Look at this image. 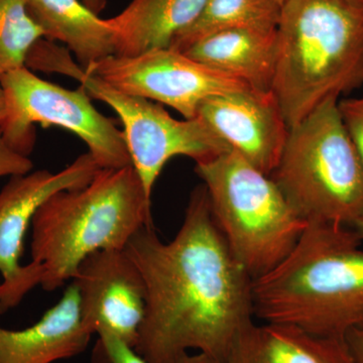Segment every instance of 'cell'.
<instances>
[{"label":"cell","mask_w":363,"mask_h":363,"mask_svg":"<svg viewBox=\"0 0 363 363\" xmlns=\"http://www.w3.org/2000/svg\"><path fill=\"white\" fill-rule=\"evenodd\" d=\"M67 48L54 45L43 55V72H55L76 79L91 98L111 107L123 125L131 164L152 200L155 185L167 162L173 157L207 161L230 150L200 119L174 118L162 104L116 89L101 79L86 73L72 59Z\"/></svg>","instance_id":"obj_7"},{"label":"cell","mask_w":363,"mask_h":363,"mask_svg":"<svg viewBox=\"0 0 363 363\" xmlns=\"http://www.w3.org/2000/svg\"><path fill=\"white\" fill-rule=\"evenodd\" d=\"M26 6L45 39L65 44L83 68L116 55L114 35L107 20L100 18L82 0H26Z\"/></svg>","instance_id":"obj_17"},{"label":"cell","mask_w":363,"mask_h":363,"mask_svg":"<svg viewBox=\"0 0 363 363\" xmlns=\"http://www.w3.org/2000/svg\"><path fill=\"white\" fill-rule=\"evenodd\" d=\"M255 316L345 337L363 325V248L351 227L309 223L283 262L252 281Z\"/></svg>","instance_id":"obj_2"},{"label":"cell","mask_w":363,"mask_h":363,"mask_svg":"<svg viewBox=\"0 0 363 363\" xmlns=\"http://www.w3.org/2000/svg\"><path fill=\"white\" fill-rule=\"evenodd\" d=\"M187 56L257 91H272L278 45L276 30L230 28L198 40Z\"/></svg>","instance_id":"obj_14"},{"label":"cell","mask_w":363,"mask_h":363,"mask_svg":"<svg viewBox=\"0 0 363 363\" xmlns=\"http://www.w3.org/2000/svg\"><path fill=\"white\" fill-rule=\"evenodd\" d=\"M272 93L289 128L363 84V0H288Z\"/></svg>","instance_id":"obj_3"},{"label":"cell","mask_w":363,"mask_h":363,"mask_svg":"<svg viewBox=\"0 0 363 363\" xmlns=\"http://www.w3.org/2000/svg\"><path fill=\"white\" fill-rule=\"evenodd\" d=\"M116 89L168 105L186 119L195 118L207 98L250 88L171 48L138 56H113L85 69Z\"/></svg>","instance_id":"obj_9"},{"label":"cell","mask_w":363,"mask_h":363,"mask_svg":"<svg viewBox=\"0 0 363 363\" xmlns=\"http://www.w3.org/2000/svg\"><path fill=\"white\" fill-rule=\"evenodd\" d=\"M345 339L355 363H363V325L348 332Z\"/></svg>","instance_id":"obj_23"},{"label":"cell","mask_w":363,"mask_h":363,"mask_svg":"<svg viewBox=\"0 0 363 363\" xmlns=\"http://www.w3.org/2000/svg\"><path fill=\"white\" fill-rule=\"evenodd\" d=\"M206 1L131 0L121 13L107 18L116 56H138L169 48L174 38L197 20Z\"/></svg>","instance_id":"obj_15"},{"label":"cell","mask_w":363,"mask_h":363,"mask_svg":"<svg viewBox=\"0 0 363 363\" xmlns=\"http://www.w3.org/2000/svg\"><path fill=\"white\" fill-rule=\"evenodd\" d=\"M82 2L88 9L97 14L101 13L107 4V0H82Z\"/></svg>","instance_id":"obj_25"},{"label":"cell","mask_w":363,"mask_h":363,"mask_svg":"<svg viewBox=\"0 0 363 363\" xmlns=\"http://www.w3.org/2000/svg\"><path fill=\"white\" fill-rule=\"evenodd\" d=\"M125 252L140 269L147 294L136 352L147 363H179L195 350L228 363L255 324L252 279L217 226L205 186L191 194L173 240H160L147 224Z\"/></svg>","instance_id":"obj_1"},{"label":"cell","mask_w":363,"mask_h":363,"mask_svg":"<svg viewBox=\"0 0 363 363\" xmlns=\"http://www.w3.org/2000/svg\"><path fill=\"white\" fill-rule=\"evenodd\" d=\"M195 172L206 188L217 226L252 281L288 257L308 222L271 177L233 150L196 162Z\"/></svg>","instance_id":"obj_5"},{"label":"cell","mask_w":363,"mask_h":363,"mask_svg":"<svg viewBox=\"0 0 363 363\" xmlns=\"http://www.w3.org/2000/svg\"><path fill=\"white\" fill-rule=\"evenodd\" d=\"M233 363H355L345 337L322 336L292 325L253 324L240 338Z\"/></svg>","instance_id":"obj_16"},{"label":"cell","mask_w":363,"mask_h":363,"mask_svg":"<svg viewBox=\"0 0 363 363\" xmlns=\"http://www.w3.org/2000/svg\"><path fill=\"white\" fill-rule=\"evenodd\" d=\"M2 297H4V286H2L1 283H0V303H1ZM0 314H2L1 307H0Z\"/></svg>","instance_id":"obj_28"},{"label":"cell","mask_w":363,"mask_h":363,"mask_svg":"<svg viewBox=\"0 0 363 363\" xmlns=\"http://www.w3.org/2000/svg\"><path fill=\"white\" fill-rule=\"evenodd\" d=\"M195 118L267 176L278 166L290 131L272 91L252 88L207 98Z\"/></svg>","instance_id":"obj_12"},{"label":"cell","mask_w":363,"mask_h":363,"mask_svg":"<svg viewBox=\"0 0 363 363\" xmlns=\"http://www.w3.org/2000/svg\"><path fill=\"white\" fill-rule=\"evenodd\" d=\"M71 281L77 289L81 317L90 333L135 347L147 294L142 274L125 250L92 253L81 262Z\"/></svg>","instance_id":"obj_11"},{"label":"cell","mask_w":363,"mask_h":363,"mask_svg":"<svg viewBox=\"0 0 363 363\" xmlns=\"http://www.w3.org/2000/svg\"><path fill=\"white\" fill-rule=\"evenodd\" d=\"M277 1H278L279 4H281V6H283V4H285V2L288 1V0H277Z\"/></svg>","instance_id":"obj_29"},{"label":"cell","mask_w":363,"mask_h":363,"mask_svg":"<svg viewBox=\"0 0 363 363\" xmlns=\"http://www.w3.org/2000/svg\"><path fill=\"white\" fill-rule=\"evenodd\" d=\"M6 113L0 130L16 152L30 157L35 143V124L59 126L86 143L100 169L130 166L123 131L95 108L82 85L71 90L38 77L28 67L0 76Z\"/></svg>","instance_id":"obj_8"},{"label":"cell","mask_w":363,"mask_h":363,"mask_svg":"<svg viewBox=\"0 0 363 363\" xmlns=\"http://www.w3.org/2000/svg\"><path fill=\"white\" fill-rule=\"evenodd\" d=\"M6 113V93H4V87L0 83V123L4 121Z\"/></svg>","instance_id":"obj_26"},{"label":"cell","mask_w":363,"mask_h":363,"mask_svg":"<svg viewBox=\"0 0 363 363\" xmlns=\"http://www.w3.org/2000/svg\"><path fill=\"white\" fill-rule=\"evenodd\" d=\"M91 363H147L135 348L113 337H98Z\"/></svg>","instance_id":"obj_20"},{"label":"cell","mask_w":363,"mask_h":363,"mask_svg":"<svg viewBox=\"0 0 363 363\" xmlns=\"http://www.w3.org/2000/svg\"><path fill=\"white\" fill-rule=\"evenodd\" d=\"M89 152L81 155L65 169H48L11 177L0 191V274L4 297L1 312L20 304L33 289L40 286L43 271L30 262L23 266L25 238L39 208L60 191L85 187L99 169Z\"/></svg>","instance_id":"obj_10"},{"label":"cell","mask_w":363,"mask_h":363,"mask_svg":"<svg viewBox=\"0 0 363 363\" xmlns=\"http://www.w3.org/2000/svg\"><path fill=\"white\" fill-rule=\"evenodd\" d=\"M338 101L327 100L290 128L269 176L308 224L352 227L363 213V166Z\"/></svg>","instance_id":"obj_6"},{"label":"cell","mask_w":363,"mask_h":363,"mask_svg":"<svg viewBox=\"0 0 363 363\" xmlns=\"http://www.w3.org/2000/svg\"><path fill=\"white\" fill-rule=\"evenodd\" d=\"M92 334L83 324L75 285L39 321L21 330L0 327V363H54L84 352Z\"/></svg>","instance_id":"obj_13"},{"label":"cell","mask_w":363,"mask_h":363,"mask_svg":"<svg viewBox=\"0 0 363 363\" xmlns=\"http://www.w3.org/2000/svg\"><path fill=\"white\" fill-rule=\"evenodd\" d=\"M179 363H219L215 362L214 359L207 357V355L202 354V353L198 352L197 354H190V353H186L183 357L181 358ZM228 363H233L229 362Z\"/></svg>","instance_id":"obj_24"},{"label":"cell","mask_w":363,"mask_h":363,"mask_svg":"<svg viewBox=\"0 0 363 363\" xmlns=\"http://www.w3.org/2000/svg\"><path fill=\"white\" fill-rule=\"evenodd\" d=\"M281 9L277 0H207L197 20L179 33L169 48L185 52L203 38L230 28L276 30Z\"/></svg>","instance_id":"obj_18"},{"label":"cell","mask_w":363,"mask_h":363,"mask_svg":"<svg viewBox=\"0 0 363 363\" xmlns=\"http://www.w3.org/2000/svg\"><path fill=\"white\" fill-rule=\"evenodd\" d=\"M33 169L30 157L23 156L13 150L4 140L0 130V178L25 175Z\"/></svg>","instance_id":"obj_22"},{"label":"cell","mask_w":363,"mask_h":363,"mask_svg":"<svg viewBox=\"0 0 363 363\" xmlns=\"http://www.w3.org/2000/svg\"><path fill=\"white\" fill-rule=\"evenodd\" d=\"M152 224V200L133 164L99 169L88 185L63 190L39 208L32 222V262L40 286L52 292L72 281L81 262L99 250H125Z\"/></svg>","instance_id":"obj_4"},{"label":"cell","mask_w":363,"mask_h":363,"mask_svg":"<svg viewBox=\"0 0 363 363\" xmlns=\"http://www.w3.org/2000/svg\"><path fill=\"white\" fill-rule=\"evenodd\" d=\"M43 38L26 0H0V76L26 66L28 52Z\"/></svg>","instance_id":"obj_19"},{"label":"cell","mask_w":363,"mask_h":363,"mask_svg":"<svg viewBox=\"0 0 363 363\" xmlns=\"http://www.w3.org/2000/svg\"><path fill=\"white\" fill-rule=\"evenodd\" d=\"M339 112L363 166V96L338 101Z\"/></svg>","instance_id":"obj_21"},{"label":"cell","mask_w":363,"mask_h":363,"mask_svg":"<svg viewBox=\"0 0 363 363\" xmlns=\"http://www.w3.org/2000/svg\"><path fill=\"white\" fill-rule=\"evenodd\" d=\"M351 228L354 230V233H357L358 238H359L360 241L363 243V213L359 218L355 221V223L353 224Z\"/></svg>","instance_id":"obj_27"}]
</instances>
